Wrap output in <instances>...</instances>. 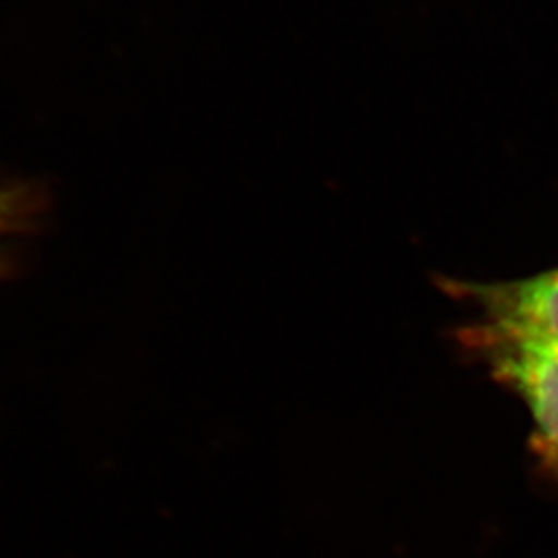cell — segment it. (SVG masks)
I'll return each mask as SVG.
<instances>
[{
    "mask_svg": "<svg viewBox=\"0 0 558 558\" xmlns=\"http://www.w3.org/2000/svg\"><path fill=\"white\" fill-rule=\"evenodd\" d=\"M447 286L478 306L482 327L558 348V269L505 283Z\"/></svg>",
    "mask_w": 558,
    "mask_h": 558,
    "instance_id": "2",
    "label": "cell"
},
{
    "mask_svg": "<svg viewBox=\"0 0 558 558\" xmlns=\"http://www.w3.org/2000/svg\"><path fill=\"white\" fill-rule=\"evenodd\" d=\"M23 203L15 193H0V232L13 230L15 223H21Z\"/></svg>",
    "mask_w": 558,
    "mask_h": 558,
    "instance_id": "3",
    "label": "cell"
},
{
    "mask_svg": "<svg viewBox=\"0 0 558 558\" xmlns=\"http://www.w3.org/2000/svg\"><path fill=\"white\" fill-rule=\"evenodd\" d=\"M463 341L513 389L534 418L539 458L558 465V348L472 325Z\"/></svg>",
    "mask_w": 558,
    "mask_h": 558,
    "instance_id": "1",
    "label": "cell"
}]
</instances>
